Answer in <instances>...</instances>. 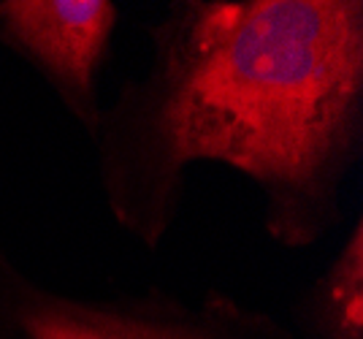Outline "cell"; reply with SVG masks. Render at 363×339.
I'll return each instance as SVG.
<instances>
[{"instance_id": "1", "label": "cell", "mask_w": 363, "mask_h": 339, "mask_svg": "<svg viewBox=\"0 0 363 339\" xmlns=\"http://www.w3.org/2000/svg\"><path fill=\"white\" fill-rule=\"evenodd\" d=\"M147 35L92 136L114 223L155 252L187 171L220 163L257 187L279 247L325 239L363 155L361 0H174Z\"/></svg>"}, {"instance_id": "2", "label": "cell", "mask_w": 363, "mask_h": 339, "mask_svg": "<svg viewBox=\"0 0 363 339\" xmlns=\"http://www.w3.org/2000/svg\"><path fill=\"white\" fill-rule=\"evenodd\" d=\"M0 339H293V328L223 291H209L198 304L166 288L62 293L0 250Z\"/></svg>"}, {"instance_id": "3", "label": "cell", "mask_w": 363, "mask_h": 339, "mask_svg": "<svg viewBox=\"0 0 363 339\" xmlns=\"http://www.w3.org/2000/svg\"><path fill=\"white\" fill-rule=\"evenodd\" d=\"M117 25L120 6L111 0H0V47L44 79L90 141L104 114L98 77Z\"/></svg>"}, {"instance_id": "4", "label": "cell", "mask_w": 363, "mask_h": 339, "mask_svg": "<svg viewBox=\"0 0 363 339\" xmlns=\"http://www.w3.org/2000/svg\"><path fill=\"white\" fill-rule=\"evenodd\" d=\"M293 339H363V217L296 301Z\"/></svg>"}]
</instances>
